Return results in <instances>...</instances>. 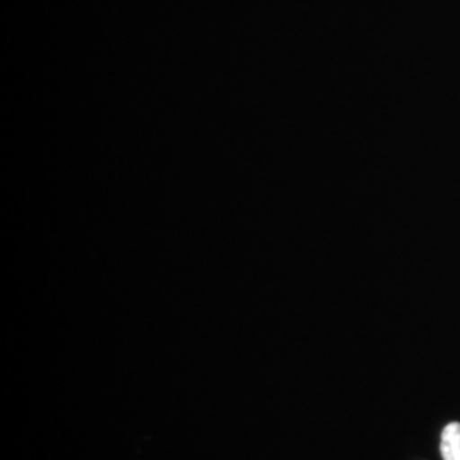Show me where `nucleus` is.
Listing matches in <instances>:
<instances>
[{
    "mask_svg": "<svg viewBox=\"0 0 460 460\" xmlns=\"http://www.w3.org/2000/svg\"><path fill=\"white\" fill-rule=\"evenodd\" d=\"M440 452L444 460H460V423H450L444 428Z\"/></svg>",
    "mask_w": 460,
    "mask_h": 460,
    "instance_id": "nucleus-1",
    "label": "nucleus"
}]
</instances>
